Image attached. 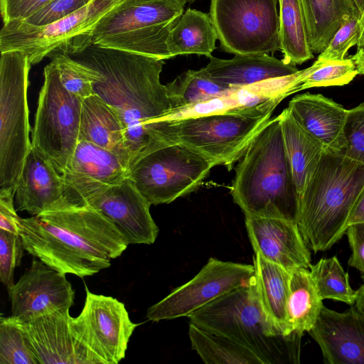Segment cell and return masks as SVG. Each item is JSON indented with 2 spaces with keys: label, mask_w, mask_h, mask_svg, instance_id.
Segmentation results:
<instances>
[{
  "label": "cell",
  "mask_w": 364,
  "mask_h": 364,
  "mask_svg": "<svg viewBox=\"0 0 364 364\" xmlns=\"http://www.w3.org/2000/svg\"><path fill=\"white\" fill-rule=\"evenodd\" d=\"M70 56L87 67L93 94L117 113L132 161L171 109L160 81L164 60L94 43Z\"/></svg>",
  "instance_id": "obj_1"
},
{
  "label": "cell",
  "mask_w": 364,
  "mask_h": 364,
  "mask_svg": "<svg viewBox=\"0 0 364 364\" xmlns=\"http://www.w3.org/2000/svg\"><path fill=\"white\" fill-rule=\"evenodd\" d=\"M26 251L52 269L83 278L111 265L129 244L91 207L48 210L19 222Z\"/></svg>",
  "instance_id": "obj_2"
},
{
  "label": "cell",
  "mask_w": 364,
  "mask_h": 364,
  "mask_svg": "<svg viewBox=\"0 0 364 364\" xmlns=\"http://www.w3.org/2000/svg\"><path fill=\"white\" fill-rule=\"evenodd\" d=\"M230 193L245 215L296 223L299 196L279 115L256 135L240 159Z\"/></svg>",
  "instance_id": "obj_3"
},
{
  "label": "cell",
  "mask_w": 364,
  "mask_h": 364,
  "mask_svg": "<svg viewBox=\"0 0 364 364\" xmlns=\"http://www.w3.org/2000/svg\"><path fill=\"white\" fill-rule=\"evenodd\" d=\"M363 186V164L324 149L299 197L296 224L309 249L326 251L341 239Z\"/></svg>",
  "instance_id": "obj_4"
},
{
  "label": "cell",
  "mask_w": 364,
  "mask_h": 364,
  "mask_svg": "<svg viewBox=\"0 0 364 364\" xmlns=\"http://www.w3.org/2000/svg\"><path fill=\"white\" fill-rule=\"evenodd\" d=\"M190 323L243 346L263 364L295 362L301 336H284L263 309L253 282L208 304L187 316Z\"/></svg>",
  "instance_id": "obj_5"
},
{
  "label": "cell",
  "mask_w": 364,
  "mask_h": 364,
  "mask_svg": "<svg viewBox=\"0 0 364 364\" xmlns=\"http://www.w3.org/2000/svg\"><path fill=\"white\" fill-rule=\"evenodd\" d=\"M247 110L159 122L149 141L181 144L230 171L279 103Z\"/></svg>",
  "instance_id": "obj_6"
},
{
  "label": "cell",
  "mask_w": 364,
  "mask_h": 364,
  "mask_svg": "<svg viewBox=\"0 0 364 364\" xmlns=\"http://www.w3.org/2000/svg\"><path fill=\"white\" fill-rule=\"evenodd\" d=\"M185 4L183 0H120L94 26L92 43L161 60L171 58L167 42Z\"/></svg>",
  "instance_id": "obj_7"
},
{
  "label": "cell",
  "mask_w": 364,
  "mask_h": 364,
  "mask_svg": "<svg viewBox=\"0 0 364 364\" xmlns=\"http://www.w3.org/2000/svg\"><path fill=\"white\" fill-rule=\"evenodd\" d=\"M30 67L21 51L1 53L0 189L15 193L31 148L27 98Z\"/></svg>",
  "instance_id": "obj_8"
},
{
  "label": "cell",
  "mask_w": 364,
  "mask_h": 364,
  "mask_svg": "<svg viewBox=\"0 0 364 364\" xmlns=\"http://www.w3.org/2000/svg\"><path fill=\"white\" fill-rule=\"evenodd\" d=\"M214 166L181 144L152 141L132 161L127 176L151 205L166 204L196 191Z\"/></svg>",
  "instance_id": "obj_9"
},
{
  "label": "cell",
  "mask_w": 364,
  "mask_h": 364,
  "mask_svg": "<svg viewBox=\"0 0 364 364\" xmlns=\"http://www.w3.org/2000/svg\"><path fill=\"white\" fill-rule=\"evenodd\" d=\"M120 0H92L71 15L45 26L20 20L4 23L0 33L1 53L10 50L26 54L31 65L54 51L74 55L92 43L97 22Z\"/></svg>",
  "instance_id": "obj_10"
},
{
  "label": "cell",
  "mask_w": 364,
  "mask_h": 364,
  "mask_svg": "<svg viewBox=\"0 0 364 364\" xmlns=\"http://www.w3.org/2000/svg\"><path fill=\"white\" fill-rule=\"evenodd\" d=\"M43 75L31 147L62 176L80 141L82 99L64 87L53 61Z\"/></svg>",
  "instance_id": "obj_11"
},
{
  "label": "cell",
  "mask_w": 364,
  "mask_h": 364,
  "mask_svg": "<svg viewBox=\"0 0 364 364\" xmlns=\"http://www.w3.org/2000/svg\"><path fill=\"white\" fill-rule=\"evenodd\" d=\"M278 0H210V16L221 48L234 55L279 49Z\"/></svg>",
  "instance_id": "obj_12"
},
{
  "label": "cell",
  "mask_w": 364,
  "mask_h": 364,
  "mask_svg": "<svg viewBox=\"0 0 364 364\" xmlns=\"http://www.w3.org/2000/svg\"><path fill=\"white\" fill-rule=\"evenodd\" d=\"M138 325L132 321L122 302L87 289L81 312L70 321L75 338L98 364L119 363L125 357L129 338Z\"/></svg>",
  "instance_id": "obj_13"
},
{
  "label": "cell",
  "mask_w": 364,
  "mask_h": 364,
  "mask_svg": "<svg viewBox=\"0 0 364 364\" xmlns=\"http://www.w3.org/2000/svg\"><path fill=\"white\" fill-rule=\"evenodd\" d=\"M253 278V265L210 257L193 278L151 306L146 317L154 322L187 317L224 294L250 285Z\"/></svg>",
  "instance_id": "obj_14"
},
{
  "label": "cell",
  "mask_w": 364,
  "mask_h": 364,
  "mask_svg": "<svg viewBox=\"0 0 364 364\" xmlns=\"http://www.w3.org/2000/svg\"><path fill=\"white\" fill-rule=\"evenodd\" d=\"M128 165L115 154L80 140L63 178L65 208L88 206L127 177Z\"/></svg>",
  "instance_id": "obj_15"
},
{
  "label": "cell",
  "mask_w": 364,
  "mask_h": 364,
  "mask_svg": "<svg viewBox=\"0 0 364 364\" xmlns=\"http://www.w3.org/2000/svg\"><path fill=\"white\" fill-rule=\"evenodd\" d=\"M11 316L26 322L57 311L70 309L75 291L65 274L33 259L16 283L6 288Z\"/></svg>",
  "instance_id": "obj_16"
},
{
  "label": "cell",
  "mask_w": 364,
  "mask_h": 364,
  "mask_svg": "<svg viewBox=\"0 0 364 364\" xmlns=\"http://www.w3.org/2000/svg\"><path fill=\"white\" fill-rule=\"evenodd\" d=\"M146 198L127 176L89 204L116 227L129 245L153 244L159 233Z\"/></svg>",
  "instance_id": "obj_17"
},
{
  "label": "cell",
  "mask_w": 364,
  "mask_h": 364,
  "mask_svg": "<svg viewBox=\"0 0 364 364\" xmlns=\"http://www.w3.org/2000/svg\"><path fill=\"white\" fill-rule=\"evenodd\" d=\"M70 309L18 322L39 364H98L74 336Z\"/></svg>",
  "instance_id": "obj_18"
},
{
  "label": "cell",
  "mask_w": 364,
  "mask_h": 364,
  "mask_svg": "<svg viewBox=\"0 0 364 364\" xmlns=\"http://www.w3.org/2000/svg\"><path fill=\"white\" fill-rule=\"evenodd\" d=\"M310 72L311 68L309 67L291 75L232 88L225 94L209 100L171 109L161 121L240 112L273 101L281 102L288 95L295 93V88Z\"/></svg>",
  "instance_id": "obj_19"
},
{
  "label": "cell",
  "mask_w": 364,
  "mask_h": 364,
  "mask_svg": "<svg viewBox=\"0 0 364 364\" xmlns=\"http://www.w3.org/2000/svg\"><path fill=\"white\" fill-rule=\"evenodd\" d=\"M308 333L318 344L324 363L364 364V315L354 305L343 312L323 305Z\"/></svg>",
  "instance_id": "obj_20"
},
{
  "label": "cell",
  "mask_w": 364,
  "mask_h": 364,
  "mask_svg": "<svg viewBox=\"0 0 364 364\" xmlns=\"http://www.w3.org/2000/svg\"><path fill=\"white\" fill-rule=\"evenodd\" d=\"M245 223L255 253L289 272L310 269L311 252L296 223L252 215H245Z\"/></svg>",
  "instance_id": "obj_21"
},
{
  "label": "cell",
  "mask_w": 364,
  "mask_h": 364,
  "mask_svg": "<svg viewBox=\"0 0 364 364\" xmlns=\"http://www.w3.org/2000/svg\"><path fill=\"white\" fill-rule=\"evenodd\" d=\"M63 178L32 147L16 188L15 205L31 215L64 209Z\"/></svg>",
  "instance_id": "obj_22"
},
{
  "label": "cell",
  "mask_w": 364,
  "mask_h": 364,
  "mask_svg": "<svg viewBox=\"0 0 364 364\" xmlns=\"http://www.w3.org/2000/svg\"><path fill=\"white\" fill-rule=\"evenodd\" d=\"M287 107L297 123L325 149L343 152L348 109L322 95L310 93L296 95Z\"/></svg>",
  "instance_id": "obj_23"
},
{
  "label": "cell",
  "mask_w": 364,
  "mask_h": 364,
  "mask_svg": "<svg viewBox=\"0 0 364 364\" xmlns=\"http://www.w3.org/2000/svg\"><path fill=\"white\" fill-rule=\"evenodd\" d=\"M201 69L213 80L230 88L250 85L269 79L282 77L299 71L269 54L235 55L230 59L210 56Z\"/></svg>",
  "instance_id": "obj_24"
},
{
  "label": "cell",
  "mask_w": 364,
  "mask_h": 364,
  "mask_svg": "<svg viewBox=\"0 0 364 364\" xmlns=\"http://www.w3.org/2000/svg\"><path fill=\"white\" fill-rule=\"evenodd\" d=\"M79 139L115 154L129 167L132 156L123 124L114 109L96 95L82 100Z\"/></svg>",
  "instance_id": "obj_25"
},
{
  "label": "cell",
  "mask_w": 364,
  "mask_h": 364,
  "mask_svg": "<svg viewBox=\"0 0 364 364\" xmlns=\"http://www.w3.org/2000/svg\"><path fill=\"white\" fill-rule=\"evenodd\" d=\"M253 266L255 289L269 318L284 336L297 335L290 332L288 322L291 272L258 253L253 257Z\"/></svg>",
  "instance_id": "obj_26"
},
{
  "label": "cell",
  "mask_w": 364,
  "mask_h": 364,
  "mask_svg": "<svg viewBox=\"0 0 364 364\" xmlns=\"http://www.w3.org/2000/svg\"><path fill=\"white\" fill-rule=\"evenodd\" d=\"M279 117L287 155L299 197L318 165L325 148L297 123L288 107Z\"/></svg>",
  "instance_id": "obj_27"
},
{
  "label": "cell",
  "mask_w": 364,
  "mask_h": 364,
  "mask_svg": "<svg viewBox=\"0 0 364 364\" xmlns=\"http://www.w3.org/2000/svg\"><path fill=\"white\" fill-rule=\"evenodd\" d=\"M301 2L314 53H321L346 21L361 16L353 0H301Z\"/></svg>",
  "instance_id": "obj_28"
},
{
  "label": "cell",
  "mask_w": 364,
  "mask_h": 364,
  "mask_svg": "<svg viewBox=\"0 0 364 364\" xmlns=\"http://www.w3.org/2000/svg\"><path fill=\"white\" fill-rule=\"evenodd\" d=\"M218 35L209 14L188 9L171 29L168 50L171 58L186 54L212 55Z\"/></svg>",
  "instance_id": "obj_29"
},
{
  "label": "cell",
  "mask_w": 364,
  "mask_h": 364,
  "mask_svg": "<svg viewBox=\"0 0 364 364\" xmlns=\"http://www.w3.org/2000/svg\"><path fill=\"white\" fill-rule=\"evenodd\" d=\"M309 269L291 272L287 314L289 330L299 336L314 326L323 306Z\"/></svg>",
  "instance_id": "obj_30"
},
{
  "label": "cell",
  "mask_w": 364,
  "mask_h": 364,
  "mask_svg": "<svg viewBox=\"0 0 364 364\" xmlns=\"http://www.w3.org/2000/svg\"><path fill=\"white\" fill-rule=\"evenodd\" d=\"M279 50L283 60L300 65L313 58L306 21L301 0H278Z\"/></svg>",
  "instance_id": "obj_31"
},
{
  "label": "cell",
  "mask_w": 364,
  "mask_h": 364,
  "mask_svg": "<svg viewBox=\"0 0 364 364\" xmlns=\"http://www.w3.org/2000/svg\"><path fill=\"white\" fill-rule=\"evenodd\" d=\"M192 349L206 364H263L252 351L231 339L203 330L190 323Z\"/></svg>",
  "instance_id": "obj_32"
},
{
  "label": "cell",
  "mask_w": 364,
  "mask_h": 364,
  "mask_svg": "<svg viewBox=\"0 0 364 364\" xmlns=\"http://www.w3.org/2000/svg\"><path fill=\"white\" fill-rule=\"evenodd\" d=\"M166 87L171 109L209 100L232 89L215 82L202 69L188 70Z\"/></svg>",
  "instance_id": "obj_33"
},
{
  "label": "cell",
  "mask_w": 364,
  "mask_h": 364,
  "mask_svg": "<svg viewBox=\"0 0 364 364\" xmlns=\"http://www.w3.org/2000/svg\"><path fill=\"white\" fill-rule=\"evenodd\" d=\"M309 270L322 300L330 299L354 305L356 291L351 288L348 274L336 256L321 258Z\"/></svg>",
  "instance_id": "obj_34"
},
{
  "label": "cell",
  "mask_w": 364,
  "mask_h": 364,
  "mask_svg": "<svg viewBox=\"0 0 364 364\" xmlns=\"http://www.w3.org/2000/svg\"><path fill=\"white\" fill-rule=\"evenodd\" d=\"M0 364H39L18 321L0 317Z\"/></svg>",
  "instance_id": "obj_35"
},
{
  "label": "cell",
  "mask_w": 364,
  "mask_h": 364,
  "mask_svg": "<svg viewBox=\"0 0 364 364\" xmlns=\"http://www.w3.org/2000/svg\"><path fill=\"white\" fill-rule=\"evenodd\" d=\"M314 64V70L300 81L295 92L311 87L344 85L358 74L350 58L330 61L316 60Z\"/></svg>",
  "instance_id": "obj_36"
},
{
  "label": "cell",
  "mask_w": 364,
  "mask_h": 364,
  "mask_svg": "<svg viewBox=\"0 0 364 364\" xmlns=\"http://www.w3.org/2000/svg\"><path fill=\"white\" fill-rule=\"evenodd\" d=\"M52 61L68 92L82 100L93 95L92 80L86 66L63 53L55 54Z\"/></svg>",
  "instance_id": "obj_37"
},
{
  "label": "cell",
  "mask_w": 364,
  "mask_h": 364,
  "mask_svg": "<svg viewBox=\"0 0 364 364\" xmlns=\"http://www.w3.org/2000/svg\"><path fill=\"white\" fill-rule=\"evenodd\" d=\"M362 33L361 16L351 18L336 32L326 48L318 55L320 61L341 60L350 48L357 46Z\"/></svg>",
  "instance_id": "obj_38"
},
{
  "label": "cell",
  "mask_w": 364,
  "mask_h": 364,
  "mask_svg": "<svg viewBox=\"0 0 364 364\" xmlns=\"http://www.w3.org/2000/svg\"><path fill=\"white\" fill-rule=\"evenodd\" d=\"M24 251L19 234L0 230V281L6 288L14 284V269L21 264Z\"/></svg>",
  "instance_id": "obj_39"
},
{
  "label": "cell",
  "mask_w": 364,
  "mask_h": 364,
  "mask_svg": "<svg viewBox=\"0 0 364 364\" xmlns=\"http://www.w3.org/2000/svg\"><path fill=\"white\" fill-rule=\"evenodd\" d=\"M344 134L346 146L342 154L364 164V103L348 109Z\"/></svg>",
  "instance_id": "obj_40"
},
{
  "label": "cell",
  "mask_w": 364,
  "mask_h": 364,
  "mask_svg": "<svg viewBox=\"0 0 364 364\" xmlns=\"http://www.w3.org/2000/svg\"><path fill=\"white\" fill-rule=\"evenodd\" d=\"M92 0H53L37 12L24 20H20L33 26H45L79 11Z\"/></svg>",
  "instance_id": "obj_41"
},
{
  "label": "cell",
  "mask_w": 364,
  "mask_h": 364,
  "mask_svg": "<svg viewBox=\"0 0 364 364\" xmlns=\"http://www.w3.org/2000/svg\"><path fill=\"white\" fill-rule=\"evenodd\" d=\"M53 0H1L4 23L24 20Z\"/></svg>",
  "instance_id": "obj_42"
},
{
  "label": "cell",
  "mask_w": 364,
  "mask_h": 364,
  "mask_svg": "<svg viewBox=\"0 0 364 364\" xmlns=\"http://www.w3.org/2000/svg\"><path fill=\"white\" fill-rule=\"evenodd\" d=\"M346 234L352 252L348 264L358 269L364 278V222L350 224Z\"/></svg>",
  "instance_id": "obj_43"
},
{
  "label": "cell",
  "mask_w": 364,
  "mask_h": 364,
  "mask_svg": "<svg viewBox=\"0 0 364 364\" xmlns=\"http://www.w3.org/2000/svg\"><path fill=\"white\" fill-rule=\"evenodd\" d=\"M15 205V191L0 189V230L19 234L21 218Z\"/></svg>",
  "instance_id": "obj_44"
},
{
  "label": "cell",
  "mask_w": 364,
  "mask_h": 364,
  "mask_svg": "<svg viewBox=\"0 0 364 364\" xmlns=\"http://www.w3.org/2000/svg\"><path fill=\"white\" fill-rule=\"evenodd\" d=\"M360 222H364V186L353 210L348 225Z\"/></svg>",
  "instance_id": "obj_45"
},
{
  "label": "cell",
  "mask_w": 364,
  "mask_h": 364,
  "mask_svg": "<svg viewBox=\"0 0 364 364\" xmlns=\"http://www.w3.org/2000/svg\"><path fill=\"white\" fill-rule=\"evenodd\" d=\"M350 58L355 63L358 74L364 75V52L357 50L356 53Z\"/></svg>",
  "instance_id": "obj_46"
},
{
  "label": "cell",
  "mask_w": 364,
  "mask_h": 364,
  "mask_svg": "<svg viewBox=\"0 0 364 364\" xmlns=\"http://www.w3.org/2000/svg\"><path fill=\"white\" fill-rule=\"evenodd\" d=\"M354 306L364 315V284L356 290Z\"/></svg>",
  "instance_id": "obj_47"
},
{
  "label": "cell",
  "mask_w": 364,
  "mask_h": 364,
  "mask_svg": "<svg viewBox=\"0 0 364 364\" xmlns=\"http://www.w3.org/2000/svg\"><path fill=\"white\" fill-rule=\"evenodd\" d=\"M362 33L360 38L357 44V50H364V12L361 16Z\"/></svg>",
  "instance_id": "obj_48"
},
{
  "label": "cell",
  "mask_w": 364,
  "mask_h": 364,
  "mask_svg": "<svg viewBox=\"0 0 364 364\" xmlns=\"http://www.w3.org/2000/svg\"><path fill=\"white\" fill-rule=\"evenodd\" d=\"M353 1L356 4V6L360 13V15L362 16V14L364 12V0H353Z\"/></svg>",
  "instance_id": "obj_49"
},
{
  "label": "cell",
  "mask_w": 364,
  "mask_h": 364,
  "mask_svg": "<svg viewBox=\"0 0 364 364\" xmlns=\"http://www.w3.org/2000/svg\"><path fill=\"white\" fill-rule=\"evenodd\" d=\"M183 1L186 2V3L192 4V3H193L194 1H196L197 0H183Z\"/></svg>",
  "instance_id": "obj_50"
},
{
  "label": "cell",
  "mask_w": 364,
  "mask_h": 364,
  "mask_svg": "<svg viewBox=\"0 0 364 364\" xmlns=\"http://www.w3.org/2000/svg\"><path fill=\"white\" fill-rule=\"evenodd\" d=\"M361 51H363V52H364V50H361Z\"/></svg>",
  "instance_id": "obj_51"
}]
</instances>
